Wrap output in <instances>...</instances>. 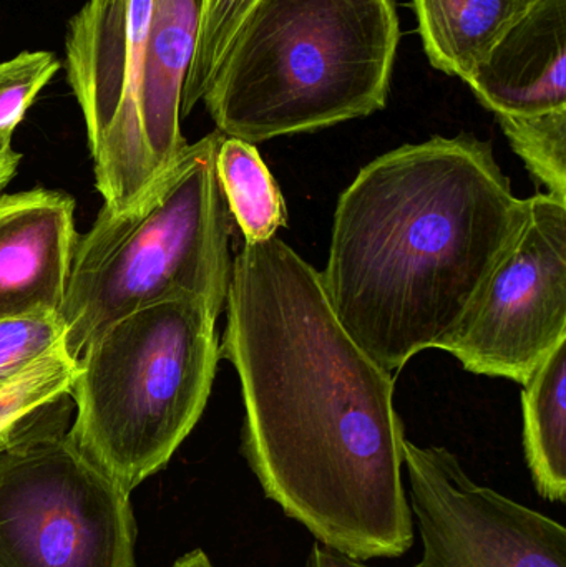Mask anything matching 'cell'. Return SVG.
I'll return each mask as SVG.
<instances>
[{
  "instance_id": "obj_1",
  "label": "cell",
  "mask_w": 566,
  "mask_h": 567,
  "mask_svg": "<svg viewBox=\"0 0 566 567\" xmlns=\"http://www.w3.org/2000/svg\"><path fill=\"white\" fill-rule=\"evenodd\" d=\"M219 359L241 383V450L266 498L359 561L414 545L395 375L342 327L321 276L278 236L236 252Z\"/></svg>"
},
{
  "instance_id": "obj_2",
  "label": "cell",
  "mask_w": 566,
  "mask_h": 567,
  "mask_svg": "<svg viewBox=\"0 0 566 567\" xmlns=\"http://www.w3.org/2000/svg\"><path fill=\"white\" fill-rule=\"evenodd\" d=\"M525 216L488 142L391 150L339 196L322 287L349 336L398 375L451 342Z\"/></svg>"
},
{
  "instance_id": "obj_3",
  "label": "cell",
  "mask_w": 566,
  "mask_h": 567,
  "mask_svg": "<svg viewBox=\"0 0 566 567\" xmlns=\"http://www.w3.org/2000/svg\"><path fill=\"white\" fill-rule=\"evenodd\" d=\"M399 40L394 0H261L202 102L253 145L362 118L388 102Z\"/></svg>"
},
{
  "instance_id": "obj_4",
  "label": "cell",
  "mask_w": 566,
  "mask_h": 567,
  "mask_svg": "<svg viewBox=\"0 0 566 567\" xmlns=\"http://www.w3.org/2000/svg\"><path fill=\"white\" fill-rule=\"evenodd\" d=\"M223 133L186 146L168 172L123 213L100 209L79 236L60 316L72 359L105 327L163 300L196 297L225 310L231 215L219 186Z\"/></svg>"
},
{
  "instance_id": "obj_5",
  "label": "cell",
  "mask_w": 566,
  "mask_h": 567,
  "mask_svg": "<svg viewBox=\"0 0 566 567\" xmlns=\"http://www.w3.org/2000/svg\"><path fill=\"white\" fill-rule=\"evenodd\" d=\"M218 317L196 297L163 300L110 323L80 352L70 439L126 492L165 468L202 419Z\"/></svg>"
},
{
  "instance_id": "obj_6",
  "label": "cell",
  "mask_w": 566,
  "mask_h": 567,
  "mask_svg": "<svg viewBox=\"0 0 566 567\" xmlns=\"http://www.w3.org/2000/svg\"><path fill=\"white\" fill-rule=\"evenodd\" d=\"M69 420L0 453V567H138L130 493L76 449Z\"/></svg>"
},
{
  "instance_id": "obj_7",
  "label": "cell",
  "mask_w": 566,
  "mask_h": 567,
  "mask_svg": "<svg viewBox=\"0 0 566 567\" xmlns=\"http://www.w3.org/2000/svg\"><path fill=\"white\" fill-rule=\"evenodd\" d=\"M565 340L566 199L538 193L444 352L467 372L524 385Z\"/></svg>"
},
{
  "instance_id": "obj_8",
  "label": "cell",
  "mask_w": 566,
  "mask_h": 567,
  "mask_svg": "<svg viewBox=\"0 0 566 567\" xmlns=\"http://www.w3.org/2000/svg\"><path fill=\"white\" fill-rule=\"evenodd\" d=\"M402 449L425 567H566L562 523L478 485L444 446Z\"/></svg>"
},
{
  "instance_id": "obj_9",
  "label": "cell",
  "mask_w": 566,
  "mask_h": 567,
  "mask_svg": "<svg viewBox=\"0 0 566 567\" xmlns=\"http://www.w3.org/2000/svg\"><path fill=\"white\" fill-rule=\"evenodd\" d=\"M152 0H89L69 22L66 82L85 118L96 189L128 143Z\"/></svg>"
},
{
  "instance_id": "obj_10",
  "label": "cell",
  "mask_w": 566,
  "mask_h": 567,
  "mask_svg": "<svg viewBox=\"0 0 566 567\" xmlns=\"http://www.w3.org/2000/svg\"><path fill=\"white\" fill-rule=\"evenodd\" d=\"M202 10L203 0H152L128 143L100 189L106 212L123 213L142 202L188 146L179 122Z\"/></svg>"
},
{
  "instance_id": "obj_11",
  "label": "cell",
  "mask_w": 566,
  "mask_h": 567,
  "mask_svg": "<svg viewBox=\"0 0 566 567\" xmlns=\"http://www.w3.org/2000/svg\"><path fill=\"white\" fill-rule=\"evenodd\" d=\"M79 236L72 196H0V317L60 312Z\"/></svg>"
},
{
  "instance_id": "obj_12",
  "label": "cell",
  "mask_w": 566,
  "mask_h": 567,
  "mask_svg": "<svg viewBox=\"0 0 566 567\" xmlns=\"http://www.w3.org/2000/svg\"><path fill=\"white\" fill-rule=\"evenodd\" d=\"M465 83L495 118L566 112V0H541Z\"/></svg>"
},
{
  "instance_id": "obj_13",
  "label": "cell",
  "mask_w": 566,
  "mask_h": 567,
  "mask_svg": "<svg viewBox=\"0 0 566 567\" xmlns=\"http://www.w3.org/2000/svg\"><path fill=\"white\" fill-rule=\"evenodd\" d=\"M541 0H412L434 69L467 82Z\"/></svg>"
},
{
  "instance_id": "obj_14",
  "label": "cell",
  "mask_w": 566,
  "mask_h": 567,
  "mask_svg": "<svg viewBox=\"0 0 566 567\" xmlns=\"http://www.w3.org/2000/svg\"><path fill=\"white\" fill-rule=\"evenodd\" d=\"M524 452L542 498L566 499V340L524 383Z\"/></svg>"
},
{
  "instance_id": "obj_15",
  "label": "cell",
  "mask_w": 566,
  "mask_h": 567,
  "mask_svg": "<svg viewBox=\"0 0 566 567\" xmlns=\"http://www.w3.org/2000/svg\"><path fill=\"white\" fill-rule=\"evenodd\" d=\"M216 173L229 215L245 241H268L288 225L281 189L253 143L223 136Z\"/></svg>"
},
{
  "instance_id": "obj_16",
  "label": "cell",
  "mask_w": 566,
  "mask_h": 567,
  "mask_svg": "<svg viewBox=\"0 0 566 567\" xmlns=\"http://www.w3.org/2000/svg\"><path fill=\"white\" fill-rule=\"evenodd\" d=\"M76 370V360L60 350L0 390V453L43 426L72 415Z\"/></svg>"
},
{
  "instance_id": "obj_17",
  "label": "cell",
  "mask_w": 566,
  "mask_h": 567,
  "mask_svg": "<svg viewBox=\"0 0 566 567\" xmlns=\"http://www.w3.org/2000/svg\"><path fill=\"white\" fill-rule=\"evenodd\" d=\"M261 0H203L195 55L183 89L182 118L202 102L243 22Z\"/></svg>"
},
{
  "instance_id": "obj_18",
  "label": "cell",
  "mask_w": 566,
  "mask_h": 567,
  "mask_svg": "<svg viewBox=\"0 0 566 567\" xmlns=\"http://www.w3.org/2000/svg\"><path fill=\"white\" fill-rule=\"evenodd\" d=\"M497 122L531 175L548 195L566 199V112Z\"/></svg>"
},
{
  "instance_id": "obj_19",
  "label": "cell",
  "mask_w": 566,
  "mask_h": 567,
  "mask_svg": "<svg viewBox=\"0 0 566 567\" xmlns=\"http://www.w3.org/2000/svg\"><path fill=\"white\" fill-rule=\"evenodd\" d=\"M66 327L60 312L0 317V390L37 363L65 349Z\"/></svg>"
},
{
  "instance_id": "obj_20",
  "label": "cell",
  "mask_w": 566,
  "mask_h": 567,
  "mask_svg": "<svg viewBox=\"0 0 566 567\" xmlns=\"http://www.w3.org/2000/svg\"><path fill=\"white\" fill-rule=\"evenodd\" d=\"M59 69L50 52H22L0 63V146L10 145L33 100Z\"/></svg>"
},
{
  "instance_id": "obj_21",
  "label": "cell",
  "mask_w": 566,
  "mask_h": 567,
  "mask_svg": "<svg viewBox=\"0 0 566 567\" xmlns=\"http://www.w3.org/2000/svg\"><path fill=\"white\" fill-rule=\"evenodd\" d=\"M305 567H371L366 565V561L351 558L331 546L322 545V543L315 542L309 551L308 559H306ZM412 567H425L424 563H418Z\"/></svg>"
},
{
  "instance_id": "obj_22",
  "label": "cell",
  "mask_w": 566,
  "mask_h": 567,
  "mask_svg": "<svg viewBox=\"0 0 566 567\" xmlns=\"http://www.w3.org/2000/svg\"><path fill=\"white\" fill-rule=\"evenodd\" d=\"M20 159L22 156L12 148V145L0 146V189L9 185L19 168Z\"/></svg>"
},
{
  "instance_id": "obj_23",
  "label": "cell",
  "mask_w": 566,
  "mask_h": 567,
  "mask_svg": "<svg viewBox=\"0 0 566 567\" xmlns=\"http://www.w3.org/2000/svg\"><path fill=\"white\" fill-rule=\"evenodd\" d=\"M172 567H218L213 565L212 559L208 558L203 549H195V551L188 553V555L182 556L176 559L175 565Z\"/></svg>"
}]
</instances>
